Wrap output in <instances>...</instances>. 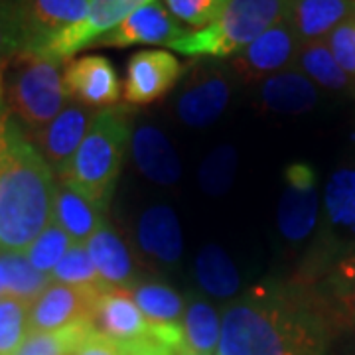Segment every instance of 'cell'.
<instances>
[{
    "label": "cell",
    "instance_id": "4",
    "mask_svg": "<svg viewBox=\"0 0 355 355\" xmlns=\"http://www.w3.org/2000/svg\"><path fill=\"white\" fill-rule=\"evenodd\" d=\"M288 0H231L217 22L174 40L168 48L188 58H231L284 20Z\"/></svg>",
    "mask_w": 355,
    "mask_h": 355
},
{
    "label": "cell",
    "instance_id": "15",
    "mask_svg": "<svg viewBox=\"0 0 355 355\" xmlns=\"http://www.w3.org/2000/svg\"><path fill=\"white\" fill-rule=\"evenodd\" d=\"M69 99L85 107H114L121 99V81L113 64L103 55H85L69 62L64 71Z\"/></svg>",
    "mask_w": 355,
    "mask_h": 355
},
{
    "label": "cell",
    "instance_id": "18",
    "mask_svg": "<svg viewBox=\"0 0 355 355\" xmlns=\"http://www.w3.org/2000/svg\"><path fill=\"white\" fill-rule=\"evenodd\" d=\"M85 245L97 275L109 286V291H132L137 284L135 261L128 247L111 225L103 223Z\"/></svg>",
    "mask_w": 355,
    "mask_h": 355
},
{
    "label": "cell",
    "instance_id": "5",
    "mask_svg": "<svg viewBox=\"0 0 355 355\" xmlns=\"http://www.w3.org/2000/svg\"><path fill=\"white\" fill-rule=\"evenodd\" d=\"M4 101L28 130L34 135L69 103L60 64L38 58L30 51H18L4 67Z\"/></svg>",
    "mask_w": 355,
    "mask_h": 355
},
{
    "label": "cell",
    "instance_id": "29",
    "mask_svg": "<svg viewBox=\"0 0 355 355\" xmlns=\"http://www.w3.org/2000/svg\"><path fill=\"white\" fill-rule=\"evenodd\" d=\"M91 331L93 326L89 320L58 331H28L20 349L14 355H71Z\"/></svg>",
    "mask_w": 355,
    "mask_h": 355
},
{
    "label": "cell",
    "instance_id": "42",
    "mask_svg": "<svg viewBox=\"0 0 355 355\" xmlns=\"http://www.w3.org/2000/svg\"><path fill=\"white\" fill-rule=\"evenodd\" d=\"M178 355H209V354H196V352H190L186 345H182V347L178 349Z\"/></svg>",
    "mask_w": 355,
    "mask_h": 355
},
{
    "label": "cell",
    "instance_id": "3",
    "mask_svg": "<svg viewBox=\"0 0 355 355\" xmlns=\"http://www.w3.org/2000/svg\"><path fill=\"white\" fill-rule=\"evenodd\" d=\"M128 139L130 116L125 107L97 111L71 162L60 174L62 184L105 209L119 180Z\"/></svg>",
    "mask_w": 355,
    "mask_h": 355
},
{
    "label": "cell",
    "instance_id": "33",
    "mask_svg": "<svg viewBox=\"0 0 355 355\" xmlns=\"http://www.w3.org/2000/svg\"><path fill=\"white\" fill-rule=\"evenodd\" d=\"M237 168V153L233 146H219L203 160L200 168V184L205 193L219 196L225 193L233 182Z\"/></svg>",
    "mask_w": 355,
    "mask_h": 355
},
{
    "label": "cell",
    "instance_id": "39",
    "mask_svg": "<svg viewBox=\"0 0 355 355\" xmlns=\"http://www.w3.org/2000/svg\"><path fill=\"white\" fill-rule=\"evenodd\" d=\"M71 355H128L125 343L111 340L99 331H91L83 342L77 345Z\"/></svg>",
    "mask_w": 355,
    "mask_h": 355
},
{
    "label": "cell",
    "instance_id": "27",
    "mask_svg": "<svg viewBox=\"0 0 355 355\" xmlns=\"http://www.w3.org/2000/svg\"><path fill=\"white\" fill-rule=\"evenodd\" d=\"M196 277L203 291L219 298H227L239 288L237 268L227 253L216 245H207L200 251L196 259Z\"/></svg>",
    "mask_w": 355,
    "mask_h": 355
},
{
    "label": "cell",
    "instance_id": "19",
    "mask_svg": "<svg viewBox=\"0 0 355 355\" xmlns=\"http://www.w3.org/2000/svg\"><path fill=\"white\" fill-rule=\"evenodd\" d=\"M352 14H355V0H288L286 22L302 46L326 40Z\"/></svg>",
    "mask_w": 355,
    "mask_h": 355
},
{
    "label": "cell",
    "instance_id": "36",
    "mask_svg": "<svg viewBox=\"0 0 355 355\" xmlns=\"http://www.w3.org/2000/svg\"><path fill=\"white\" fill-rule=\"evenodd\" d=\"M326 44L340 67L352 79H355V14L331 30Z\"/></svg>",
    "mask_w": 355,
    "mask_h": 355
},
{
    "label": "cell",
    "instance_id": "37",
    "mask_svg": "<svg viewBox=\"0 0 355 355\" xmlns=\"http://www.w3.org/2000/svg\"><path fill=\"white\" fill-rule=\"evenodd\" d=\"M328 288L336 298L355 292V249L331 266L328 275Z\"/></svg>",
    "mask_w": 355,
    "mask_h": 355
},
{
    "label": "cell",
    "instance_id": "38",
    "mask_svg": "<svg viewBox=\"0 0 355 355\" xmlns=\"http://www.w3.org/2000/svg\"><path fill=\"white\" fill-rule=\"evenodd\" d=\"M4 67L6 65H0V170L6 164L8 156L12 153L14 140L18 137V132H20V128L12 121L10 111H8L6 101H4V85H2Z\"/></svg>",
    "mask_w": 355,
    "mask_h": 355
},
{
    "label": "cell",
    "instance_id": "40",
    "mask_svg": "<svg viewBox=\"0 0 355 355\" xmlns=\"http://www.w3.org/2000/svg\"><path fill=\"white\" fill-rule=\"evenodd\" d=\"M128 355H178V349L168 347L166 343L154 340L150 336L137 340V342L125 343Z\"/></svg>",
    "mask_w": 355,
    "mask_h": 355
},
{
    "label": "cell",
    "instance_id": "26",
    "mask_svg": "<svg viewBox=\"0 0 355 355\" xmlns=\"http://www.w3.org/2000/svg\"><path fill=\"white\" fill-rule=\"evenodd\" d=\"M184 342L190 352L214 354L219 347L221 322L216 308L203 298L193 296L184 312Z\"/></svg>",
    "mask_w": 355,
    "mask_h": 355
},
{
    "label": "cell",
    "instance_id": "12",
    "mask_svg": "<svg viewBox=\"0 0 355 355\" xmlns=\"http://www.w3.org/2000/svg\"><path fill=\"white\" fill-rule=\"evenodd\" d=\"M190 30L178 22L164 2L156 0L139 8L113 30L97 40L93 46L128 48V46H168L174 40L188 36Z\"/></svg>",
    "mask_w": 355,
    "mask_h": 355
},
{
    "label": "cell",
    "instance_id": "6",
    "mask_svg": "<svg viewBox=\"0 0 355 355\" xmlns=\"http://www.w3.org/2000/svg\"><path fill=\"white\" fill-rule=\"evenodd\" d=\"M150 2L156 0H93L87 16L81 22L53 34L28 51L44 60L62 64L73 58L77 51L93 46L109 30H113L114 26H119L130 14Z\"/></svg>",
    "mask_w": 355,
    "mask_h": 355
},
{
    "label": "cell",
    "instance_id": "7",
    "mask_svg": "<svg viewBox=\"0 0 355 355\" xmlns=\"http://www.w3.org/2000/svg\"><path fill=\"white\" fill-rule=\"evenodd\" d=\"M322 223L316 265L334 266L355 249V168H342L328 180Z\"/></svg>",
    "mask_w": 355,
    "mask_h": 355
},
{
    "label": "cell",
    "instance_id": "35",
    "mask_svg": "<svg viewBox=\"0 0 355 355\" xmlns=\"http://www.w3.org/2000/svg\"><path fill=\"white\" fill-rule=\"evenodd\" d=\"M22 50H24V30L20 22L18 2L0 0V65L8 64V60Z\"/></svg>",
    "mask_w": 355,
    "mask_h": 355
},
{
    "label": "cell",
    "instance_id": "22",
    "mask_svg": "<svg viewBox=\"0 0 355 355\" xmlns=\"http://www.w3.org/2000/svg\"><path fill=\"white\" fill-rule=\"evenodd\" d=\"M51 221L64 229L71 241L85 245L103 225V209L65 184H60L53 193Z\"/></svg>",
    "mask_w": 355,
    "mask_h": 355
},
{
    "label": "cell",
    "instance_id": "25",
    "mask_svg": "<svg viewBox=\"0 0 355 355\" xmlns=\"http://www.w3.org/2000/svg\"><path fill=\"white\" fill-rule=\"evenodd\" d=\"M0 270L6 284V296L20 298L28 304H32L53 282L51 275L40 272L30 265L24 253L0 251Z\"/></svg>",
    "mask_w": 355,
    "mask_h": 355
},
{
    "label": "cell",
    "instance_id": "2",
    "mask_svg": "<svg viewBox=\"0 0 355 355\" xmlns=\"http://www.w3.org/2000/svg\"><path fill=\"white\" fill-rule=\"evenodd\" d=\"M53 174L20 130L0 170V251L26 253L51 223Z\"/></svg>",
    "mask_w": 355,
    "mask_h": 355
},
{
    "label": "cell",
    "instance_id": "14",
    "mask_svg": "<svg viewBox=\"0 0 355 355\" xmlns=\"http://www.w3.org/2000/svg\"><path fill=\"white\" fill-rule=\"evenodd\" d=\"M93 116L95 113H91L89 107L69 101L51 123L32 135L38 144V153L51 170H55L58 176L71 162L79 144L87 135Z\"/></svg>",
    "mask_w": 355,
    "mask_h": 355
},
{
    "label": "cell",
    "instance_id": "17",
    "mask_svg": "<svg viewBox=\"0 0 355 355\" xmlns=\"http://www.w3.org/2000/svg\"><path fill=\"white\" fill-rule=\"evenodd\" d=\"M93 330L121 343L137 342L148 336L150 322L140 312L130 291L101 294L89 318Z\"/></svg>",
    "mask_w": 355,
    "mask_h": 355
},
{
    "label": "cell",
    "instance_id": "10",
    "mask_svg": "<svg viewBox=\"0 0 355 355\" xmlns=\"http://www.w3.org/2000/svg\"><path fill=\"white\" fill-rule=\"evenodd\" d=\"M298 50L300 42L284 18L279 24L268 28L265 34H261L241 53H237L231 62V71L247 83L261 79L265 81L266 77L292 69L298 58Z\"/></svg>",
    "mask_w": 355,
    "mask_h": 355
},
{
    "label": "cell",
    "instance_id": "41",
    "mask_svg": "<svg viewBox=\"0 0 355 355\" xmlns=\"http://www.w3.org/2000/svg\"><path fill=\"white\" fill-rule=\"evenodd\" d=\"M338 302H340V310H342L343 320H345L347 324L355 326V292L347 294V296H342V298H338Z\"/></svg>",
    "mask_w": 355,
    "mask_h": 355
},
{
    "label": "cell",
    "instance_id": "23",
    "mask_svg": "<svg viewBox=\"0 0 355 355\" xmlns=\"http://www.w3.org/2000/svg\"><path fill=\"white\" fill-rule=\"evenodd\" d=\"M132 156L140 172L158 184H176L180 160L164 135L154 127H142L132 137Z\"/></svg>",
    "mask_w": 355,
    "mask_h": 355
},
{
    "label": "cell",
    "instance_id": "1",
    "mask_svg": "<svg viewBox=\"0 0 355 355\" xmlns=\"http://www.w3.org/2000/svg\"><path fill=\"white\" fill-rule=\"evenodd\" d=\"M328 320L296 286H259L225 306L219 355H324Z\"/></svg>",
    "mask_w": 355,
    "mask_h": 355
},
{
    "label": "cell",
    "instance_id": "24",
    "mask_svg": "<svg viewBox=\"0 0 355 355\" xmlns=\"http://www.w3.org/2000/svg\"><path fill=\"white\" fill-rule=\"evenodd\" d=\"M294 67L302 71L312 83H316L318 87L330 91H347L352 87V77L336 62L326 40L302 44Z\"/></svg>",
    "mask_w": 355,
    "mask_h": 355
},
{
    "label": "cell",
    "instance_id": "34",
    "mask_svg": "<svg viewBox=\"0 0 355 355\" xmlns=\"http://www.w3.org/2000/svg\"><path fill=\"white\" fill-rule=\"evenodd\" d=\"M231 0H164L170 14L191 28H207L221 18Z\"/></svg>",
    "mask_w": 355,
    "mask_h": 355
},
{
    "label": "cell",
    "instance_id": "8",
    "mask_svg": "<svg viewBox=\"0 0 355 355\" xmlns=\"http://www.w3.org/2000/svg\"><path fill=\"white\" fill-rule=\"evenodd\" d=\"M231 97L227 69L216 64H196L176 101L178 119L188 127H207L217 121Z\"/></svg>",
    "mask_w": 355,
    "mask_h": 355
},
{
    "label": "cell",
    "instance_id": "32",
    "mask_svg": "<svg viewBox=\"0 0 355 355\" xmlns=\"http://www.w3.org/2000/svg\"><path fill=\"white\" fill-rule=\"evenodd\" d=\"M73 241L69 239V235L58 223L51 221L50 225L40 233L38 239L28 247L26 257L36 270L51 275V270L62 261V257L67 253Z\"/></svg>",
    "mask_w": 355,
    "mask_h": 355
},
{
    "label": "cell",
    "instance_id": "30",
    "mask_svg": "<svg viewBox=\"0 0 355 355\" xmlns=\"http://www.w3.org/2000/svg\"><path fill=\"white\" fill-rule=\"evenodd\" d=\"M51 279L53 282H62L69 286H87L99 292H111L101 277L97 275V268L89 257L87 245H81V243H73L67 249L62 261L51 270Z\"/></svg>",
    "mask_w": 355,
    "mask_h": 355
},
{
    "label": "cell",
    "instance_id": "16",
    "mask_svg": "<svg viewBox=\"0 0 355 355\" xmlns=\"http://www.w3.org/2000/svg\"><path fill=\"white\" fill-rule=\"evenodd\" d=\"M24 30V50L36 48L44 40L81 22L93 0H16Z\"/></svg>",
    "mask_w": 355,
    "mask_h": 355
},
{
    "label": "cell",
    "instance_id": "9",
    "mask_svg": "<svg viewBox=\"0 0 355 355\" xmlns=\"http://www.w3.org/2000/svg\"><path fill=\"white\" fill-rule=\"evenodd\" d=\"M320 193L316 172L304 162H294L284 170V191L279 205V229L291 243H300L318 225Z\"/></svg>",
    "mask_w": 355,
    "mask_h": 355
},
{
    "label": "cell",
    "instance_id": "21",
    "mask_svg": "<svg viewBox=\"0 0 355 355\" xmlns=\"http://www.w3.org/2000/svg\"><path fill=\"white\" fill-rule=\"evenodd\" d=\"M139 243L142 253L154 261L174 265L182 257V231L176 214L168 205L148 207L139 221Z\"/></svg>",
    "mask_w": 355,
    "mask_h": 355
},
{
    "label": "cell",
    "instance_id": "13",
    "mask_svg": "<svg viewBox=\"0 0 355 355\" xmlns=\"http://www.w3.org/2000/svg\"><path fill=\"white\" fill-rule=\"evenodd\" d=\"M184 76V65L166 50H140L127 65L125 101L128 105H150L176 87Z\"/></svg>",
    "mask_w": 355,
    "mask_h": 355
},
{
    "label": "cell",
    "instance_id": "28",
    "mask_svg": "<svg viewBox=\"0 0 355 355\" xmlns=\"http://www.w3.org/2000/svg\"><path fill=\"white\" fill-rule=\"evenodd\" d=\"M130 294L140 312L153 324H178L184 314L182 296L162 282H137Z\"/></svg>",
    "mask_w": 355,
    "mask_h": 355
},
{
    "label": "cell",
    "instance_id": "20",
    "mask_svg": "<svg viewBox=\"0 0 355 355\" xmlns=\"http://www.w3.org/2000/svg\"><path fill=\"white\" fill-rule=\"evenodd\" d=\"M259 99L263 107L280 114H302L312 111L320 101L316 83L296 67L266 77L261 85Z\"/></svg>",
    "mask_w": 355,
    "mask_h": 355
},
{
    "label": "cell",
    "instance_id": "31",
    "mask_svg": "<svg viewBox=\"0 0 355 355\" xmlns=\"http://www.w3.org/2000/svg\"><path fill=\"white\" fill-rule=\"evenodd\" d=\"M28 310L30 304L14 298L0 296V355H14L28 336Z\"/></svg>",
    "mask_w": 355,
    "mask_h": 355
},
{
    "label": "cell",
    "instance_id": "43",
    "mask_svg": "<svg viewBox=\"0 0 355 355\" xmlns=\"http://www.w3.org/2000/svg\"><path fill=\"white\" fill-rule=\"evenodd\" d=\"M0 296H6V284H4V277H2V270H0Z\"/></svg>",
    "mask_w": 355,
    "mask_h": 355
},
{
    "label": "cell",
    "instance_id": "11",
    "mask_svg": "<svg viewBox=\"0 0 355 355\" xmlns=\"http://www.w3.org/2000/svg\"><path fill=\"white\" fill-rule=\"evenodd\" d=\"M105 292L87 286L51 282L30 304L28 331H58L91 318L93 306Z\"/></svg>",
    "mask_w": 355,
    "mask_h": 355
}]
</instances>
